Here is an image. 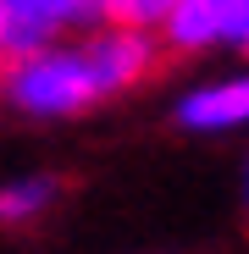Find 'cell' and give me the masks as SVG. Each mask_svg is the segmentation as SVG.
Masks as SVG:
<instances>
[{
  "label": "cell",
  "mask_w": 249,
  "mask_h": 254,
  "mask_svg": "<svg viewBox=\"0 0 249 254\" xmlns=\"http://www.w3.org/2000/svg\"><path fill=\"white\" fill-rule=\"evenodd\" d=\"M6 89L33 116H72V111L94 105L105 94L94 66H89V50H28V56H11Z\"/></svg>",
  "instance_id": "cell-1"
},
{
  "label": "cell",
  "mask_w": 249,
  "mask_h": 254,
  "mask_svg": "<svg viewBox=\"0 0 249 254\" xmlns=\"http://www.w3.org/2000/svg\"><path fill=\"white\" fill-rule=\"evenodd\" d=\"M83 22L78 0H0V33H6V56H28L45 50L56 28Z\"/></svg>",
  "instance_id": "cell-2"
},
{
  "label": "cell",
  "mask_w": 249,
  "mask_h": 254,
  "mask_svg": "<svg viewBox=\"0 0 249 254\" xmlns=\"http://www.w3.org/2000/svg\"><path fill=\"white\" fill-rule=\"evenodd\" d=\"M233 11H238V0H177L172 17H166V39L177 50H199L211 39H227Z\"/></svg>",
  "instance_id": "cell-3"
},
{
  "label": "cell",
  "mask_w": 249,
  "mask_h": 254,
  "mask_svg": "<svg viewBox=\"0 0 249 254\" xmlns=\"http://www.w3.org/2000/svg\"><path fill=\"white\" fill-rule=\"evenodd\" d=\"M183 122L188 127H233V122H249V77L188 94L183 100Z\"/></svg>",
  "instance_id": "cell-4"
},
{
  "label": "cell",
  "mask_w": 249,
  "mask_h": 254,
  "mask_svg": "<svg viewBox=\"0 0 249 254\" xmlns=\"http://www.w3.org/2000/svg\"><path fill=\"white\" fill-rule=\"evenodd\" d=\"M177 0H100V17L111 28H150V22H166Z\"/></svg>",
  "instance_id": "cell-5"
},
{
  "label": "cell",
  "mask_w": 249,
  "mask_h": 254,
  "mask_svg": "<svg viewBox=\"0 0 249 254\" xmlns=\"http://www.w3.org/2000/svg\"><path fill=\"white\" fill-rule=\"evenodd\" d=\"M56 188L50 183H17V188H6L0 193V221H17V216H33L39 204H45Z\"/></svg>",
  "instance_id": "cell-6"
},
{
  "label": "cell",
  "mask_w": 249,
  "mask_h": 254,
  "mask_svg": "<svg viewBox=\"0 0 249 254\" xmlns=\"http://www.w3.org/2000/svg\"><path fill=\"white\" fill-rule=\"evenodd\" d=\"M227 39L238 50H249V0H238V11H233V28H227Z\"/></svg>",
  "instance_id": "cell-7"
},
{
  "label": "cell",
  "mask_w": 249,
  "mask_h": 254,
  "mask_svg": "<svg viewBox=\"0 0 249 254\" xmlns=\"http://www.w3.org/2000/svg\"><path fill=\"white\" fill-rule=\"evenodd\" d=\"M0 56H6V33H0Z\"/></svg>",
  "instance_id": "cell-8"
}]
</instances>
